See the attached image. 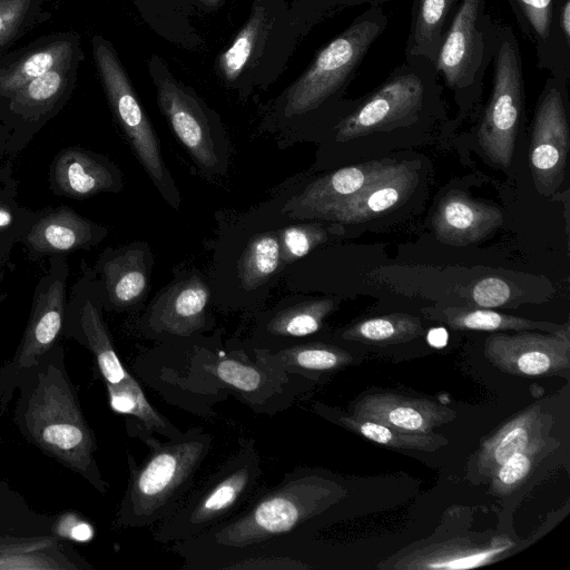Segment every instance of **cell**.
Wrapping results in <instances>:
<instances>
[{"instance_id": "5bb4252c", "label": "cell", "mask_w": 570, "mask_h": 570, "mask_svg": "<svg viewBox=\"0 0 570 570\" xmlns=\"http://www.w3.org/2000/svg\"><path fill=\"white\" fill-rule=\"evenodd\" d=\"M484 356L494 367L517 376H553L570 367L569 330L560 333L519 331L495 333L484 342Z\"/></svg>"}, {"instance_id": "484cf974", "label": "cell", "mask_w": 570, "mask_h": 570, "mask_svg": "<svg viewBox=\"0 0 570 570\" xmlns=\"http://www.w3.org/2000/svg\"><path fill=\"white\" fill-rule=\"evenodd\" d=\"M145 23L171 46L199 51L205 39L191 22L189 0H130Z\"/></svg>"}, {"instance_id": "cb8c5ba5", "label": "cell", "mask_w": 570, "mask_h": 570, "mask_svg": "<svg viewBox=\"0 0 570 570\" xmlns=\"http://www.w3.org/2000/svg\"><path fill=\"white\" fill-rule=\"evenodd\" d=\"M257 355L287 373L299 375L315 383L353 363V355L346 350L324 342H304L275 352L253 350Z\"/></svg>"}, {"instance_id": "603a6c76", "label": "cell", "mask_w": 570, "mask_h": 570, "mask_svg": "<svg viewBox=\"0 0 570 570\" xmlns=\"http://www.w3.org/2000/svg\"><path fill=\"white\" fill-rule=\"evenodd\" d=\"M392 161H370L341 168L323 176L285 206L293 216L316 217L323 210L357 194L371 180L380 176Z\"/></svg>"}, {"instance_id": "b9f144b4", "label": "cell", "mask_w": 570, "mask_h": 570, "mask_svg": "<svg viewBox=\"0 0 570 570\" xmlns=\"http://www.w3.org/2000/svg\"><path fill=\"white\" fill-rule=\"evenodd\" d=\"M282 258L292 263L326 240V232L320 225L288 226L281 232Z\"/></svg>"}, {"instance_id": "d590c367", "label": "cell", "mask_w": 570, "mask_h": 570, "mask_svg": "<svg viewBox=\"0 0 570 570\" xmlns=\"http://www.w3.org/2000/svg\"><path fill=\"white\" fill-rule=\"evenodd\" d=\"M72 53L71 42L62 40L38 48L10 67L0 70V95L13 96L35 78L70 62Z\"/></svg>"}, {"instance_id": "5b68a950", "label": "cell", "mask_w": 570, "mask_h": 570, "mask_svg": "<svg viewBox=\"0 0 570 570\" xmlns=\"http://www.w3.org/2000/svg\"><path fill=\"white\" fill-rule=\"evenodd\" d=\"M262 460L253 438H242L235 453L153 530L161 544L188 540L238 512L258 491Z\"/></svg>"}, {"instance_id": "1f68e13d", "label": "cell", "mask_w": 570, "mask_h": 570, "mask_svg": "<svg viewBox=\"0 0 570 570\" xmlns=\"http://www.w3.org/2000/svg\"><path fill=\"white\" fill-rule=\"evenodd\" d=\"M106 386L109 404L115 412L135 417L148 431L167 439L183 432L151 405L139 382L132 375L119 384L106 383Z\"/></svg>"}, {"instance_id": "ffe728a7", "label": "cell", "mask_w": 570, "mask_h": 570, "mask_svg": "<svg viewBox=\"0 0 570 570\" xmlns=\"http://www.w3.org/2000/svg\"><path fill=\"white\" fill-rule=\"evenodd\" d=\"M553 423V416L539 404L525 407L481 442L473 456V472L481 482L489 480L512 454L550 433Z\"/></svg>"}, {"instance_id": "f1b7e54d", "label": "cell", "mask_w": 570, "mask_h": 570, "mask_svg": "<svg viewBox=\"0 0 570 570\" xmlns=\"http://www.w3.org/2000/svg\"><path fill=\"white\" fill-rule=\"evenodd\" d=\"M426 314L432 320H438L449 327L458 331H530L541 330L548 333H560L569 330L554 323L531 321L528 318L508 315L490 308L448 307L443 309H430Z\"/></svg>"}, {"instance_id": "7a4b0ae2", "label": "cell", "mask_w": 570, "mask_h": 570, "mask_svg": "<svg viewBox=\"0 0 570 570\" xmlns=\"http://www.w3.org/2000/svg\"><path fill=\"white\" fill-rule=\"evenodd\" d=\"M130 428L149 453L140 464L128 454L129 479L119 522L130 528L153 527L167 518L190 491L213 436L196 426L163 442L137 420Z\"/></svg>"}, {"instance_id": "ee69618b", "label": "cell", "mask_w": 570, "mask_h": 570, "mask_svg": "<svg viewBox=\"0 0 570 570\" xmlns=\"http://www.w3.org/2000/svg\"><path fill=\"white\" fill-rule=\"evenodd\" d=\"M31 0H0V46L21 27Z\"/></svg>"}, {"instance_id": "e0dca14e", "label": "cell", "mask_w": 570, "mask_h": 570, "mask_svg": "<svg viewBox=\"0 0 570 570\" xmlns=\"http://www.w3.org/2000/svg\"><path fill=\"white\" fill-rule=\"evenodd\" d=\"M351 415L404 431L429 433L435 428L454 421L458 413L429 399L380 392L358 399Z\"/></svg>"}, {"instance_id": "8fae6325", "label": "cell", "mask_w": 570, "mask_h": 570, "mask_svg": "<svg viewBox=\"0 0 570 570\" xmlns=\"http://www.w3.org/2000/svg\"><path fill=\"white\" fill-rule=\"evenodd\" d=\"M95 63L109 106L137 158L159 187L166 183V168L159 142L131 80L112 43L101 36L92 38Z\"/></svg>"}, {"instance_id": "e575fe53", "label": "cell", "mask_w": 570, "mask_h": 570, "mask_svg": "<svg viewBox=\"0 0 570 570\" xmlns=\"http://www.w3.org/2000/svg\"><path fill=\"white\" fill-rule=\"evenodd\" d=\"M111 303L128 307L137 303L147 287V272L141 250L131 249L116 256L104 267Z\"/></svg>"}, {"instance_id": "52a82bcc", "label": "cell", "mask_w": 570, "mask_h": 570, "mask_svg": "<svg viewBox=\"0 0 570 570\" xmlns=\"http://www.w3.org/2000/svg\"><path fill=\"white\" fill-rule=\"evenodd\" d=\"M27 423L30 434L43 450L105 490V481L94 460V434L58 370L50 367L31 396Z\"/></svg>"}, {"instance_id": "3957f363", "label": "cell", "mask_w": 570, "mask_h": 570, "mask_svg": "<svg viewBox=\"0 0 570 570\" xmlns=\"http://www.w3.org/2000/svg\"><path fill=\"white\" fill-rule=\"evenodd\" d=\"M302 38L289 0H253L246 21L216 57L215 75L243 98L266 89L283 73Z\"/></svg>"}, {"instance_id": "4fadbf2b", "label": "cell", "mask_w": 570, "mask_h": 570, "mask_svg": "<svg viewBox=\"0 0 570 570\" xmlns=\"http://www.w3.org/2000/svg\"><path fill=\"white\" fill-rule=\"evenodd\" d=\"M567 82L549 78L533 118L530 167L537 190L553 194L562 184L570 148L566 110Z\"/></svg>"}, {"instance_id": "4dcf8cb0", "label": "cell", "mask_w": 570, "mask_h": 570, "mask_svg": "<svg viewBox=\"0 0 570 570\" xmlns=\"http://www.w3.org/2000/svg\"><path fill=\"white\" fill-rule=\"evenodd\" d=\"M91 237L88 222L69 208L41 218L28 234L29 245L41 253H63L86 244Z\"/></svg>"}, {"instance_id": "277c9868", "label": "cell", "mask_w": 570, "mask_h": 570, "mask_svg": "<svg viewBox=\"0 0 570 570\" xmlns=\"http://www.w3.org/2000/svg\"><path fill=\"white\" fill-rule=\"evenodd\" d=\"M183 390L204 401L227 391L257 413L273 415L289 407L316 384L266 362L254 351L240 347L199 350L186 366Z\"/></svg>"}, {"instance_id": "f6af8a7d", "label": "cell", "mask_w": 570, "mask_h": 570, "mask_svg": "<svg viewBox=\"0 0 570 570\" xmlns=\"http://www.w3.org/2000/svg\"><path fill=\"white\" fill-rule=\"evenodd\" d=\"M559 27L566 39L570 45V0H566L559 12Z\"/></svg>"}, {"instance_id": "9a60e30c", "label": "cell", "mask_w": 570, "mask_h": 570, "mask_svg": "<svg viewBox=\"0 0 570 570\" xmlns=\"http://www.w3.org/2000/svg\"><path fill=\"white\" fill-rule=\"evenodd\" d=\"M209 289L197 276L168 287L150 306L145 330L154 337L189 338L207 328Z\"/></svg>"}, {"instance_id": "7dc6e473", "label": "cell", "mask_w": 570, "mask_h": 570, "mask_svg": "<svg viewBox=\"0 0 570 570\" xmlns=\"http://www.w3.org/2000/svg\"><path fill=\"white\" fill-rule=\"evenodd\" d=\"M12 214L7 208L0 207V228H4L11 225Z\"/></svg>"}, {"instance_id": "f546056e", "label": "cell", "mask_w": 570, "mask_h": 570, "mask_svg": "<svg viewBox=\"0 0 570 570\" xmlns=\"http://www.w3.org/2000/svg\"><path fill=\"white\" fill-rule=\"evenodd\" d=\"M55 180L59 189L72 197L83 198L109 189L111 173L82 150L67 149L55 164Z\"/></svg>"}, {"instance_id": "30bf717a", "label": "cell", "mask_w": 570, "mask_h": 570, "mask_svg": "<svg viewBox=\"0 0 570 570\" xmlns=\"http://www.w3.org/2000/svg\"><path fill=\"white\" fill-rule=\"evenodd\" d=\"M519 43L510 26L500 24L493 56V88L478 130L489 159L501 167L512 161L524 89Z\"/></svg>"}, {"instance_id": "6da1fadb", "label": "cell", "mask_w": 570, "mask_h": 570, "mask_svg": "<svg viewBox=\"0 0 570 570\" xmlns=\"http://www.w3.org/2000/svg\"><path fill=\"white\" fill-rule=\"evenodd\" d=\"M347 497L327 471L298 468L276 485L258 490L233 517L195 538L174 542L184 570H222L275 540L301 537Z\"/></svg>"}, {"instance_id": "836d02e7", "label": "cell", "mask_w": 570, "mask_h": 570, "mask_svg": "<svg viewBox=\"0 0 570 570\" xmlns=\"http://www.w3.org/2000/svg\"><path fill=\"white\" fill-rule=\"evenodd\" d=\"M559 446V440L550 433L532 440L492 473L489 479L491 493L499 497L512 494L523 484L532 470Z\"/></svg>"}, {"instance_id": "ac0fdd59", "label": "cell", "mask_w": 570, "mask_h": 570, "mask_svg": "<svg viewBox=\"0 0 570 570\" xmlns=\"http://www.w3.org/2000/svg\"><path fill=\"white\" fill-rule=\"evenodd\" d=\"M415 186L413 163L392 161L357 194L323 210L316 217L342 223H362L396 207Z\"/></svg>"}, {"instance_id": "d6a6232c", "label": "cell", "mask_w": 570, "mask_h": 570, "mask_svg": "<svg viewBox=\"0 0 570 570\" xmlns=\"http://www.w3.org/2000/svg\"><path fill=\"white\" fill-rule=\"evenodd\" d=\"M423 333L424 328L419 317L393 313L354 323L343 330L340 336L345 341L390 345L410 342Z\"/></svg>"}, {"instance_id": "bcb514c9", "label": "cell", "mask_w": 570, "mask_h": 570, "mask_svg": "<svg viewBox=\"0 0 570 570\" xmlns=\"http://www.w3.org/2000/svg\"><path fill=\"white\" fill-rule=\"evenodd\" d=\"M189 2L199 10L213 12L220 9L225 0H189Z\"/></svg>"}, {"instance_id": "8992f818", "label": "cell", "mask_w": 570, "mask_h": 570, "mask_svg": "<svg viewBox=\"0 0 570 570\" xmlns=\"http://www.w3.org/2000/svg\"><path fill=\"white\" fill-rule=\"evenodd\" d=\"M386 26L387 18L381 7H370L357 16L281 92L275 112L291 120L313 114L338 98Z\"/></svg>"}, {"instance_id": "9c48e42d", "label": "cell", "mask_w": 570, "mask_h": 570, "mask_svg": "<svg viewBox=\"0 0 570 570\" xmlns=\"http://www.w3.org/2000/svg\"><path fill=\"white\" fill-rule=\"evenodd\" d=\"M487 0H460L444 32L434 68L455 98L474 99L493 60L500 23L485 12Z\"/></svg>"}, {"instance_id": "2e32d148", "label": "cell", "mask_w": 570, "mask_h": 570, "mask_svg": "<svg viewBox=\"0 0 570 570\" xmlns=\"http://www.w3.org/2000/svg\"><path fill=\"white\" fill-rule=\"evenodd\" d=\"M566 0H509L521 31L533 43L538 66L567 82L570 78V45L559 27Z\"/></svg>"}, {"instance_id": "f35d334b", "label": "cell", "mask_w": 570, "mask_h": 570, "mask_svg": "<svg viewBox=\"0 0 570 570\" xmlns=\"http://www.w3.org/2000/svg\"><path fill=\"white\" fill-rule=\"evenodd\" d=\"M56 544L52 538H36L27 540L0 539V569H68L60 559L52 558L46 551Z\"/></svg>"}, {"instance_id": "4316f807", "label": "cell", "mask_w": 570, "mask_h": 570, "mask_svg": "<svg viewBox=\"0 0 570 570\" xmlns=\"http://www.w3.org/2000/svg\"><path fill=\"white\" fill-rule=\"evenodd\" d=\"M460 0H414L405 57L416 56L434 65L444 32Z\"/></svg>"}, {"instance_id": "7402d4cb", "label": "cell", "mask_w": 570, "mask_h": 570, "mask_svg": "<svg viewBox=\"0 0 570 570\" xmlns=\"http://www.w3.org/2000/svg\"><path fill=\"white\" fill-rule=\"evenodd\" d=\"M334 301L320 298L304 301L271 315L262 325L256 340L240 346L246 351L275 352L295 344L320 332L325 318L334 309Z\"/></svg>"}, {"instance_id": "7bdbcfd3", "label": "cell", "mask_w": 570, "mask_h": 570, "mask_svg": "<svg viewBox=\"0 0 570 570\" xmlns=\"http://www.w3.org/2000/svg\"><path fill=\"white\" fill-rule=\"evenodd\" d=\"M511 298L510 286L501 278L485 277L474 284L471 289L473 304L481 308L504 306Z\"/></svg>"}, {"instance_id": "8d00e7d4", "label": "cell", "mask_w": 570, "mask_h": 570, "mask_svg": "<svg viewBox=\"0 0 570 570\" xmlns=\"http://www.w3.org/2000/svg\"><path fill=\"white\" fill-rule=\"evenodd\" d=\"M80 324L106 383L119 384L127 380L131 374L122 365L100 314L89 301L82 306Z\"/></svg>"}, {"instance_id": "83f0119b", "label": "cell", "mask_w": 570, "mask_h": 570, "mask_svg": "<svg viewBox=\"0 0 570 570\" xmlns=\"http://www.w3.org/2000/svg\"><path fill=\"white\" fill-rule=\"evenodd\" d=\"M314 410L364 439L390 449L434 452L449 443L446 438L441 434L410 432L367 419L338 414L320 403L314 405Z\"/></svg>"}, {"instance_id": "44dd1931", "label": "cell", "mask_w": 570, "mask_h": 570, "mask_svg": "<svg viewBox=\"0 0 570 570\" xmlns=\"http://www.w3.org/2000/svg\"><path fill=\"white\" fill-rule=\"evenodd\" d=\"M502 222L503 216L499 208L462 193H450L438 205L432 227L442 243L462 246L489 236Z\"/></svg>"}, {"instance_id": "d4e9b609", "label": "cell", "mask_w": 570, "mask_h": 570, "mask_svg": "<svg viewBox=\"0 0 570 570\" xmlns=\"http://www.w3.org/2000/svg\"><path fill=\"white\" fill-rule=\"evenodd\" d=\"M65 301V284L61 281L51 283L39 294L19 352V366H31L51 347L61 330Z\"/></svg>"}, {"instance_id": "d6986e66", "label": "cell", "mask_w": 570, "mask_h": 570, "mask_svg": "<svg viewBox=\"0 0 570 570\" xmlns=\"http://www.w3.org/2000/svg\"><path fill=\"white\" fill-rule=\"evenodd\" d=\"M514 543L504 535L488 542L472 538H453L422 547L402 556L392 566L400 570H454L471 569L492 563L509 552Z\"/></svg>"}, {"instance_id": "60d3db41", "label": "cell", "mask_w": 570, "mask_h": 570, "mask_svg": "<svg viewBox=\"0 0 570 570\" xmlns=\"http://www.w3.org/2000/svg\"><path fill=\"white\" fill-rule=\"evenodd\" d=\"M387 0H289V9L303 36L321 20L335 11L363 3L370 7H380Z\"/></svg>"}, {"instance_id": "74e56055", "label": "cell", "mask_w": 570, "mask_h": 570, "mask_svg": "<svg viewBox=\"0 0 570 570\" xmlns=\"http://www.w3.org/2000/svg\"><path fill=\"white\" fill-rule=\"evenodd\" d=\"M282 259L279 237L264 233L253 237L238 261V276L246 289L266 283Z\"/></svg>"}, {"instance_id": "ab89813d", "label": "cell", "mask_w": 570, "mask_h": 570, "mask_svg": "<svg viewBox=\"0 0 570 570\" xmlns=\"http://www.w3.org/2000/svg\"><path fill=\"white\" fill-rule=\"evenodd\" d=\"M69 63H63L35 78L12 96L17 109H36L52 105L67 85Z\"/></svg>"}, {"instance_id": "ba28073f", "label": "cell", "mask_w": 570, "mask_h": 570, "mask_svg": "<svg viewBox=\"0 0 570 570\" xmlns=\"http://www.w3.org/2000/svg\"><path fill=\"white\" fill-rule=\"evenodd\" d=\"M439 75L428 59L407 56L389 78L336 125V140L347 141L414 118L439 94Z\"/></svg>"}, {"instance_id": "7c38bea8", "label": "cell", "mask_w": 570, "mask_h": 570, "mask_svg": "<svg viewBox=\"0 0 570 570\" xmlns=\"http://www.w3.org/2000/svg\"><path fill=\"white\" fill-rule=\"evenodd\" d=\"M147 69L158 107L174 134L204 169H214L218 157L213 111L190 86L175 77L158 53L150 55Z\"/></svg>"}]
</instances>
